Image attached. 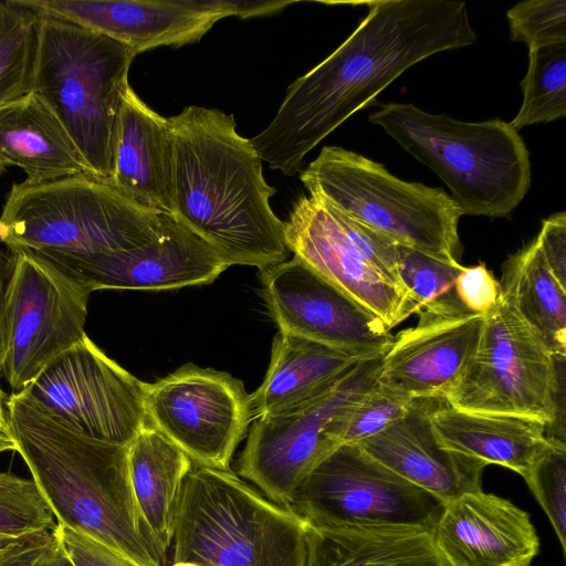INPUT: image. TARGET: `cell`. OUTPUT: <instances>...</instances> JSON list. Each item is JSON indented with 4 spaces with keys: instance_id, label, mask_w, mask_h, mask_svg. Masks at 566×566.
<instances>
[{
    "instance_id": "1",
    "label": "cell",
    "mask_w": 566,
    "mask_h": 566,
    "mask_svg": "<svg viewBox=\"0 0 566 566\" xmlns=\"http://www.w3.org/2000/svg\"><path fill=\"white\" fill-rule=\"evenodd\" d=\"M366 17L325 60L287 88L270 124L250 139L260 159L291 177L305 156L412 65L472 45L464 1L373 0Z\"/></svg>"
},
{
    "instance_id": "2",
    "label": "cell",
    "mask_w": 566,
    "mask_h": 566,
    "mask_svg": "<svg viewBox=\"0 0 566 566\" xmlns=\"http://www.w3.org/2000/svg\"><path fill=\"white\" fill-rule=\"evenodd\" d=\"M175 148V217L231 265L260 271L287 260L285 224L270 205L250 139L233 115L190 105L169 117Z\"/></svg>"
},
{
    "instance_id": "3",
    "label": "cell",
    "mask_w": 566,
    "mask_h": 566,
    "mask_svg": "<svg viewBox=\"0 0 566 566\" xmlns=\"http://www.w3.org/2000/svg\"><path fill=\"white\" fill-rule=\"evenodd\" d=\"M8 431L59 524L82 531L140 566H165L138 507L128 446L87 438L24 391L4 400Z\"/></svg>"
},
{
    "instance_id": "4",
    "label": "cell",
    "mask_w": 566,
    "mask_h": 566,
    "mask_svg": "<svg viewBox=\"0 0 566 566\" xmlns=\"http://www.w3.org/2000/svg\"><path fill=\"white\" fill-rule=\"evenodd\" d=\"M369 122L436 172L462 214L507 217L528 191L530 154L507 122H463L410 103L382 104Z\"/></svg>"
},
{
    "instance_id": "5",
    "label": "cell",
    "mask_w": 566,
    "mask_h": 566,
    "mask_svg": "<svg viewBox=\"0 0 566 566\" xmlns=\"http://www.w3.org/2000/svg\"><path fill=\"white\" fill-rule=\"evenodd\" d=\"M306 527L230 470L195 467L184 483L172 563L306 566Z\"/></svg>"
},
{
    "instance_id": "6",
    "label": "cell",
    "mask_w": 566,
    "mask_h": 566,
    "mask_svg": "<svg viewBox=\"0 0 566 566\" xmlns=\"http://www.w3.org/2000/svg\"><path fill=\"white\" fill-rule=\"evenodd\" d=\"M135 56L105 34L40 13L33 92L62 123L88 175L108 185L116 119Z\"/></svg>"
},
{
    "instance_id": "7",
    "label": "cell",
    "mask_w": 566,
    "mask_h": 566,
    "mask_svg": "<svg viewBox=\"0 0 566 566\" xmlns=\"http://www.w3.org/2000/svg\"><path fill=\"white\" fill-rule=\"evenodd\" d=\"M310 196L398 244L459 262L463 216L441 188L409 182L384 165L339 146H325L301 171Z\"/></svg>"
},
{
    "instance_id": "8",
    "label": "cell",
    "mask_w": 566,
    "mask_h": 566,
    "mask_svg": "<svg viewBox=\"0 0 566 566\" xmlns=\"http://www.w3.org/2000/svg\"><path fill=\"white\" fill-rule=\"evenodd\" d=\"M159 217L85 174L41 184L24 180L6 196L0 242L64 254L127 251L155 238Z\"/></svg>"
},
{
    "instance_id": "9",
    "label": "cell",
    "mask_w": 566,
    "mask_h": 566,
    "mask_svg": "<svg viewBox=\"0 0 566 566\" xmlns=\"http://www.w3.org/2000/svg\"><path fill=\"white\" fill-rule=\"evenodd\" d=\"M92 292L27 249H0V377L24 391L82 340Z\"/></svg>"
},
{
    "instance_id": "10",
    "label": "cell",
    "mask_w": 566,
    "mask_h": 566,
    "mask_svg": "<svg viewBox=\"0 0 566 566\" xmlns=\"http://www.w3.org/2000/svg\"><path fill=\"white\" fill-rule=\"evenodd\" d=\"M444 504L357 444H340L300 483L291 511L315 527H370L432 534Z\"/></svg>"
},
{
    "instance_id": "11",
    "label": "cell",
    "mask_w": 566,
    "mask_h": 566,
    "mask_svg": "<svg viewBox=\"0 0 566 566\" xmlns=\"http://www.w3.org/2000/svg\"><path fill=\"white\" fill-rule=\"evenodd\" d=\"M382 356L360 359L328 389L292 409L253 419L239 474L289 509L304 478L338 447L327 429L344 408L377 384Z\"/></svg>"
},
{
    "instance_id": "12",
    "label": "cell",
    "mask_w": 566,
    "mask_h": 566,
    "mask_svg": "<svg viewBox=\"0 0 566 566\" xmlns=\"http://www.w3.org/2000/svg\"><path fill=\"white\" fill-rule=\"evenodd\" d=\"M554 354L502 300L484 314L479 345L446 397L473 412L552 421Z\"/></svg>"
},
{
    "instance_id": "13",
    "label": "cell",
    "mask_w": 566,
    "mask_h": 566,
    "mask_svg": "<svg viewBox=\"0 0 566 566\" xmlns=\"http://www.w3.org/2000/svg\"><path fill=\"white\" fill-rule=\"evenodd\" d=\"M50 416L87 438L129 446L148 423L144 382L86 335L24 390Z\"/></svg>"
},
{
    "instance_id": "14",
    "label": "cell",
    "mask_w": 566,
    "mask_h": 566,
    "mask_svg": "<svg viewBox=\"0 0 566 566\" xmlns=\"http://www.w3.org/2000/svg\"><path fill=\"white\" fill-rule=\"evenodd\" d=\"M148 423L196 467L229 470L253 420L250 395L226 371L187 364L144 382Z\"/></svg>"
},
{
    "instance_id": "15",
    "label": "cell",
    "mask_w": 566,
    "mask_h": 566,
    "mask_svg": "<svg viewBox=\"0 0 566 566\" xmlns=\"http://www.w3.org/2000/svg\"><path fill=\"white\" fill-rule=\"evenodd\" d=\"M41 13L105 34L135 54L199 42L220 20L266 15L290 1L18 0Z\"/></svg>"
},
{
    "instance_id": "16",
    "label": "cell",
    "mask_w": 566,
    "mask_h": 566,
    "mask_svg": "<svg viewBox=\"0 0 566 566\" xmlns=\"http://www.w3.org/2000/svg\"><path fill=\"white\" fill-rule=\"evenodd\" d=\"M262 295L279 332L369 358L394 335L375 315L293 255L261 271Z\"/></svg>"
},
{
    "instance_id": "17",
    "label": "cell",
    "mask_w": 566,
    "mask_h": 566,
    "mask_svg": "<svg viewBox=\"0 0 566 566\" xmlns=\"http://www.w3.org/2000/svg\"><path fill=\"white\" fill-rule=\"evenodd\" d=\"M32 252L91 292L205 285L230 268L208 242L169 214H160L150 242L132 250L96 254Z\"/></svg>"
},
{
    "instance_id": "18",
    "label": "cell",
    "mask_w": 566,
    "mask_h": 566,
    "mask_svg": "<svg viewBox=\"0 0 566 566\" xmlns=\"http://www.w3.org/2000/svg\"><path fill=\"white\" fill-rule=\"evenodd\" d=\"M285 224L290 252L379 318L391 331L416 314L408 291L377 271L319 199L301 197Z\"/></svg>"
},
{
    "instance_id": "19",
    "label": "cell",
    "mask_w": 566,
    "mask_h": 566,
    "mask_svg": "<svg viewBox=\"0 0 566 566\" xmlns=\"http://www.w3.org/2000/svg\"><path fill=\"white\" fill-rule=\"evenodd\" d=\"M431 536L448 566H531L539 553L530 514L482 490L444 504Z\"/></svg>"
},
{
    "instance_id": "20",
    "label": "cell",
    "mask_w": 566,
    "mask_h": 566,
    "mask_svg": "<svg viewBox=\"0 0 566 566\" xmlns=\"http://www.w3.org/2000/svg\"><path fill=\"white\" fill-rule=\"evenodd\" d=\"M484 315L419 317L394 336L378 382L415 399H446L472 358Z\"/></svg>"
},
{
    "instance_id": "21",
    "label": "cell",
    "mask_w": 566,
    "mask_h": 566,
    "mask_svg": "<svg viewBox=\"0 0 566 566\" xmlns=\"http://www.w3.org/2000/svg\"><path fill=\"white\" fill-rule=\"evenodd\" d=\"M431 400H412L402 417L357 446L447 504L462 494L482 490L486 464L441 442L430 420Z\"/></svg>"
},
{
    "instance_id": "22",
    "label": "cell",
    "mask_w": 566,
    "mask_h": 566,
    "mask_svg": "<svg viewBox=\"0 0 566 566\" xmlns=\"http://www.w3.org/2000/svg\"><path fill=\"white\" fill-rule=\"evenodd\" d=\"M109 186L144 210L175 214V148L169 117L151 109L130 85L116 119Z\"/></svg>"
},
{
    "instance_id": "23",
    "label": "cell",
    "mask_w": 566,
    "mask_h": 566,
    "mask_svg": "<svg viewBox=\"0 0 566 566\" xmlns=\"http://www.w3.org/2000/svg\"><path fill=\"white\" fill-rule=\"evenodd\" d=\"M10 167L32 184L88 175L64 126L33 91L0 108V174Z\"/></svg>"
},
{
    "instance_id": "24",
    "label": "cell",
    "mask_w": 566,
    "mask_h": 566,
    "mask_svg": "<svg viewBox=\"0 0 566 566\" xmlns=\"http://www.w3.org/2000/svg\"><path fill=\"white\" fill-rule=\"evenodd\" d=\"M430 420L447 448L486 465H502L522 478L536 458L556 443L546 438L539 420L461 410L447 401L432 407Z\"/></svg>"
},
{
    "instance_id": "25",
    "label": "cell",
    "mask_w": 566,
    "mask_h": 566,
    "mask_svg": "<svg viewBox=\"0 0 566 566\" xmlns=\"http://www.w3.org/2000/svg\"><path fill=\"white\" fill-rule=\"evenodd\" d=\"M360 359L365 358L279 332L264 380L250 395L253 419L286 411L316 397Z\"/></svg>"
},
{
    "instance_id": "26",
    "label": "cell",
    "mask_w": 566,
    "mask_h": 566,
    "mask_svg": "<svg viewBox=\"0 0 566 566\" xmlns=\"http://www.w3.org/2000/svg\"><path fill=\"white\" fill-rule=\"evenodd\" d=\"M134 494L153 537L167 558L190 458L147 423L128 446Z\"/></svg>"
},
{
    "instance_id": "27",
    "label": "cell",
    "mask_w": 566,
    "mask_h": 566,
    "mask_svg": "<svg viewBox=\"0 0 566 566\" xmlns=\"http://www.w3.org/2000/svg\"><path fill=\"white\" fill-rule=\"evenodd\" d=\"M306 539V566H448L422 531L307 524Z\"/></svg>"
},
{
    "instance_id": "28",
    "label": "cell",
    "mask_w": 566,
    "mask_h": 566,
    "mask_svg": "<svg viewBox=\"0 0 566 566\" xmlns=\"http://www.w3.org/2000/svg\"><path fill=\"white\" fill-rule=\"evenodd\" d=\"M500 285L501 298L551 353L566 356V289L549 271L535 239L506 259Z\"/></svg>"
},
{
    "instance_id": "29",
    "label": "cell",
    "mask_w": 566,
    "mask_h": 566,
    "mask_svg": "<svg viewBox=\"0 0 566 566\" xmlns=\"http://www.w3.org/2000/svg\"><path fill=\"white\" fill-rule=\"evenodd\" d=\"M39 31V12L0 2V108L33 91Z\"/></svg>"
},
{
    "instance_id": "30",
    "label": "cell",
    "mask_w": 566,
    "mask_h": 566,
    "mask_svg": "<svg viewBox=\"0 0 566 566\" xmlns=\"http://www.w3.org/2000/svg\"><path fill=\"white\" fill-rule=\"evenodd\" d=\"M399 254V277L419 317L480 315L469 312L457 296L455 280L463 268L460 262H447L402 245Z\"/></svg>"
},
{
    "instance_id": "31",
    "label": "cell",
    "mask_w": 566,
    "mask_h": 566,
    "mask_svg": "<svg viewBox=\"0 0 566 566\" xmlns=\"http://www.w3.org/2000/svg\"><path fill=\"white\" fill-rule=\"evenodd\" d=\"M523 101L510 125L523 127L551 123L566 115V44L528 50V65L521 82Z\"/></svg>"
},
{
    "instance_id": "32",
    "label": "cell",
    "mask_w": 566,
    "mask_h": 566,
    "mask_svg": "<svg viewBox=\"0 0 566 566\" xmlns=\"http://www.w3.org/2000/svg\"><path fill=\"white\" fill-rule=\"evenodd\" d=\"M412 399L377 384L344 408L331 422L328 438L336 444H357L402 417Z\"/></svg>"
},
{
    "instance_id": "33",
    "label": "cell",
    "mask_w": 566,
    "mask_h": 566,
    "mask_svg": "<svg viewBox=\"0 0 566 566\" xmlns=\"http://www.w3.org/2000/svg\"><path fill=\"white\" fill-rule=\"evenodd\" d=\"M55 516L31 479L0 472V545L56 527Z\"/></svg>"
},
{
    "instance_id": "34",
    "label": "cell",
    "mask_w": 566,
    "mask_h": 566,
    "mask_svg": "<svg viewBox=\"0 0 566 566\" xmlns=\"http://www.w3.org/2000/svg\"><path fill=\"white\" fill-rule=\"evenodd\" d=\"M547 515L566 555V444L552 443L523 478Z\"/></svg>"
},
{
    "instance_id": "35",
    "label": "cell",
    "mask_w": 566,
    "mask_h": 566,
    "mask_svg": "<svg viewBox=\"0 0 566 566\" xmlns=\"http://www.w3.org/2000/svg\"><path fill=\"white\" fill-rule=\"evenodd\" d=\"M510 38L528 50L566 44V1L530 0L506 12Z\"/></svg>"
},
{
    "instance_id": "36",
    "label": "cell",
    "mask_w": 566,
    "mask_h": 566,
    "mask_svg": "<svg viewBox=\"0 0 566 566\" xmlns=\"http://www.w3.org/2000/svg\"><path fill=\"white\" fill-rule=\"evenodd\" d=\"M53 532L75 566H140L82 531L57 523Z\"/></svg>"
},
{
    "instance_id": "37",
    "label": "cell",
    "mask_w": 566,
    "mask_h": 566,
    "mask_svg": "<svg viewBox=\"0 0 566 566\" xmlns=\"http://www.w3.org/2000/svg\"><path fill=\"white\" fill-rule=\"evenodd\" d=\"M455 293L471 313L484 315L501 298V285L484 263L463 266L455 280Z\"/></svg>"
},
{
    "instance_id": "38",
    "label": "cell",
    "mask_w": 566,
    "mask_h": 566,
    "mask_svg": "<svg viewBox=\"0 0 566 566\" xmlns=\"http://www.w3.org/2000/svg\"><path fill=\"white\" fill-rule=\"evenodd\" d=\"M535 241L549 271L566 289V212L544 219Z\"/></svg>"
},
{
    "instance_id": "39",
    "label": "cell",
    "mask_w": 566,
    "mask_h": 566,
    "mask_svg": "<svg viewBox=\"0 0 566 566\" xmlns=\"http://www.w3.org/2000/svg\"><path fill=\"white\" fill-rule=\"evenodd\" d=\"M565 385L566 356L554 355V375L551 392L552 421L545 428V434L548 440L563 444H566Z\"/></svg>"
},
{
    "instance_id": "40",
    "label": "cell",
    "mask_w": 566,
    "mask_h": 566,
    "mask_svg": "<svg viewBox=\"0 0 566 566\" xmlns=\"http://www.w3.org/2000/svg\"><path fill=\"white\" fill-rule=\"evenodd\" d=\"M52 539V532L41 531L10 543L0 554V566H33Z\"/></svg>"
},
{
    "instance_id": "41",
    "label": "cell",
    "mask_w": 566,
    "mask_h": 566,
    "mask_svg": "<svg viewBox=\"0 0 566 566\" xmlns=\"http://www.w3.org/2000/svg\"><path fill=\"white\" fill-rule=\"evenodd\" d=\"M33 566H75L52 531V539Z\"/></svg>"
},
{
    "instance_id": "42",
    "label": "cell",
    "mask_w": 566,
    "mask_h": 566,
    "mask_svg": "<svg viewBox=\"0 0 566 566\" xmlns=\"http://www.w3.org/2000/svg\"><path fill=\"white\" fill-rule=\"evenodd\" d=\"M15 451V443L9 432L0 431V452Z\"/></svg>"
},
{
    "instance_id": "43",
    "label": "cell",
    "mask_w": 566,
    "mask_h": 566,
    "mask_svg": "<svg viewBox=\"0 0 566 566\" xmlns=\"http://www.w3.org/2000/svg\"><path fill=\"white\" fill-rule=\"evenodd\" d=\"M0 431L9 432L8 424H7V418H6V410H4V396H3V391L1 389V386H0Z\"/></svg>"
},
{
    "instance_id": "44",
    "label": "cell",
    "mask_w": 566,
    "mask_h": 566,
    "mask_svg": "<svg viewBox=\"0 0 566 566\" xmlns=\"http://www.w3.org/2000/svg\"><path fill=\"white\" fill-rule=\"evenodd\" d=\"M170 566H199V565L193 564V563H187V562H178V563H172Z\"/></svg>"
},
{
    "instance_id": "45",
    "label": "cell",
    "mask_w": 566,
    "mask_h": 566,
    "mask_svg": "<svg viewBox=\"0 0 566 566\" xmlns=\"http://www.w3.org/2000/svg\"><path fill=\"white\" fill-rule=\"evenodd\" d=\"M12 543V542H11ZM9 545V544H8ZM8 545H0V554L3 552V549L8 546Z\"/></svg>"
}]
</instances>
